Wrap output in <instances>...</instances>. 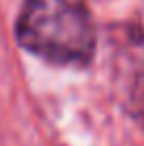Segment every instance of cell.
Listing matches in <instances>:
<instances>
[{"mask_svg": "<svg viewBox=\"0 0 144 146\" xmlns=\"http://www.w3.org/2000/svg\"><path fill=\"white\" fill-rule=\"evenodd\" d=\"M15 36L28 53L57 66H87L96 53V26L85 0H26Z\"/></svg>", "mask_w": 144, "mask_h": 146, "instance_id": "1", "label": "cell"}]
</instances>
